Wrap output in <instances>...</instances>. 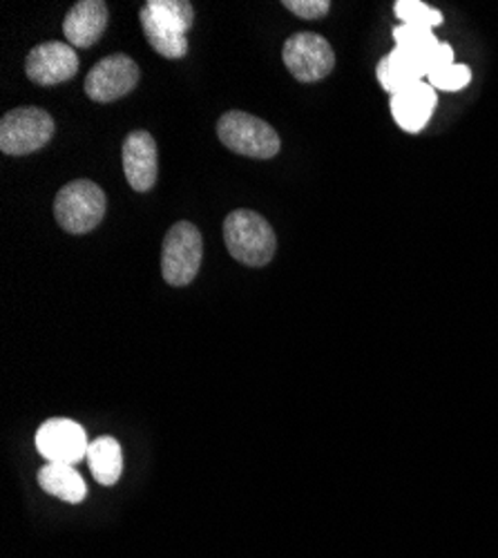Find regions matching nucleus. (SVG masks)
Wrapping results in <instances>:
<instances>
[{
	"instance_id": "obj_1",
	"label": "nucleus",
	"mask_w": 498,
	"mask_h": 558,
	"mask_svg": "<svg viewBox=\"0 0 498 558\" xmlns=\"http://www.w3.org/2000/svg\"><path fill=\"white\" fill-rule=\"evenodd\" d=\"M139 21L157 54L172 61L189 54L186 34L193 27L195 10L186 0H148L139 12Z\"/></svg>"
},
{
	"instance_id": "obj_2",
	"label": "nucleus",
	"mask_w": 498,
	"mask_h": 558,
	"mask_svg": "<svg viewBox=\"0 0 498 558\" xmlns=\"http://www.w3.org/2000/svg\"><path fill=\"white\" fill-rule=\"evenodd\" d=\"M223 242L229 253L246 266H266L276 255L278 238L270 223L255 210H233L223 221Z\"/></svg>"
},
{
	"instance_id": "obj_3",
	"label": "nucleus",
	"mask_w": 498,
	"mask_h": 558,
	"mask_svg": "<svg viewBox=\"0 0 498 558\" xmlns=\"http://www.w3.org/2000/svg\"><path fill=\"white\" fill-rule=\"evenodd\" d=\"M217 136L226 148L251 159H270L282 148L280 134L274 125L240 110L221 114L217 121Z\"/></svg>"
},
{
	"instance_id": "obj_4",
	"label": "nucleus",
	"mask_w": 498,
	"mask_h": 558,
	"mask_svg": "<svg viewBox=\"0 0 498 558\" xmlns=\"http://www.w3.org/2000/svg\"><path fill=\"white\" fill-rule=\"evenodd\" d=\"M106 193L89 179L70 181L54 199V217L70 235H85L95 230L106 215Z\"/></svg>"
},
{
	"instance_id": "obj_5",
	"label": "nucleus",
	"mask_w": 498,
	"mask_h": 558,
	"mask_svg": "<svg viewBox=\"0 0 498 558\" xmlns=\"http://www.w3.org/2000/svg\"><path fill=\"white\" fill-rule=\"evenodd\" d=\"M204 257L202 232L191 221H177L163 240L161 275L170 287H189L197 277Z\"/></svg>"
},
{
	"instance_id": "obj_6",
	"label": "nucleus",
	"mask_w": 498,
	"mask_h": 558,
	"mask_svg": "<svg viewBox=\"0 0 498 558\" xmlns=\"http://www.w3.org/2000/svg\"><path fill=\"white\" fill-rule=\"evenodd\" d=\"M54 136V119L42 108H16L0 121V150L12 157L32 155Z\"/></svg>"
},
{
	"instance_id": "obj_7",
	"label": "nucleus",
	"mask_w": 498,
	"mask_h": 558,
	"mask_svg": "<svg viewBox=\"0 0 498 558\" xmlns=\"http://www.w3.org/2000/svg\"><path fill=\"white\" fill-rule=\"evenodd\" d=\"M282 59L287 70L300 83H318L336 68V52L331 43L315 32H297L287 38Z\"/></svg>"
},
{
	"instance_id": "obj_8",
	"label": "nucleus",
	"mask_w": 498,
	"mask_h": 558,
	"mask_svg": "<svg viewBox=\"0 0 498 558\" xmlns=\"http://www.w3.org/2000/svg\"><path fill=\"white\" fill-rule=\"evenodd\" d=\"M139 65L125 54H112L99 61L85 76V95L97 104H112L139 85Z\"/></svg>"
},
{
	"instance_id": "obj_9",
	"label": "nucleus",
	"mask_w": 498,
	"mask_h": 558,
	"mask_svg": "<svg viewBox=\"0 0 498 558\" xmlns=\"http://www.w3.org/2000/svg\"><path fill=\"white\" fill-rule=\"evenodd\" d=\"M85 429L70 417H52L36 432V449L48 462L76 464L87 458Z\"/></svg>"
},
{
	"instance_id": "obj_10",
	"label": "nucleus",
	"mask_w": 498,
	"mask_h": 558,
	"mask_svg": "<svg viewBox=\"0 0 498 558\" xmlns=\"http://www.w3.org/2000/svg\"><path fill=\"white\" fill-rule=\"evenodd\" d=\"M78 72V57L70 43H40L27 54L25 74L36 85H59Z\"/></svg>"
},
{
	"instance_id": "obj_11",
	"label": "nucleus",
	"mask_w": 498,
	"mask_h": 558,
	"mask_svg": "<svg viewBox=\"0 0 498 558\" xmlns=\"http://www.w3.org/2000/svg\"><path fill=\"white\" fill-rule=\"evenodd\" d=\"M123 172L132 191L137 193H148L157 183L159 155L150 132L134 130L127 134L123 144Z\"/></svg>"
},
{
	"instance_id": "obj_12",
	"label": "nucleus",
	"mask_w": 498,
	"mask_h": 558,
	"mask_svg": "<svg viewBox=\"0 0 498 558\" xmlns=\"http://www.w3.org/2000/svg\"><path fill=\"white\" fill-rule=\"evenodd\" d=\"M436 104H438L436 89L427 81H423L391 97V114H393V121L404 132L418 134L432 121Z\"/></svg>"
},
{
	"instance_id": "obj_13",
	"label": "nucleus",
	"mask_w": 498,
	"mask_h": 558,
	"mask_svg": "<svg viewBox=\"0 0 498 558\" xmlns=\"http://www.w3.org/2000/svg\"><path fill=\"white\" fill-rule=\"evenodd\" d=\"M108 27V5L104 0H81L76 3L65 21L63 34L72 48H93V45L104 36Z\"/></svg>"
},
{
	"instance_id": "obj_14",
	"label": "nucleus",
	"mask_w": 498,
	"mask_h": 558,
	"mask_svg": "<svg viewBox=\"0 0 498 558\" xmlns=\"http://www.w3.org/2000/svg\"><path fill=\"white\" fill-rule=\"evenodd\" d=\"M38 485L45 494H50L70 505H78L87 498V485L83 476L74 470V464L48 462L38 472Z\"/></svg>"
},
{
	"instance_id": "obj_15",
	"label": "nucleus",
	"mask_w": 498,
	"mask_h": 558,
	"mask_svg": "<svg viewBox=\"0 0 498 558\" xmlns=\"http://www.w3.org/2000/svg\"><path fill=\"white\" fill-rule=\"evenodd\" d=\"M87 464L99 485L104 487L117 485L123 474L121 445L112 436H101L93 440L87 447Z\"/></svg>"
},
{
	"instance_id": "obj_16",
	"label": "nucleus",
	"mask_w": 498,
	"mask_h": 558,
	"mask_svg": "<svg viewBox=\"0 0 498 558\" xmlns=\"http://www.w3.org/2000/svg\"><path fill=\"white\" fill-rule=\"evenodd\" d=\"M396 16L402 21V25H414V27H427L436 29L442 25V12L421 3V0H398L393 5Z\"/></svg>"
},
{
	"instance_id": "obj_17",
	"label": "nucleus",
	"mask_w": 498,
	"mask_h": 558,
	"mask_svg": "<svg viewBox=\"0 0 498 558\" xmlns=\"http://www.w3.org/2000/svg\"><path fill=\"white\" fill-rule=\"evenodd\" d=\"M427 83L434 89H442V92H459L463 87H467L472 83V70L463 63H454L447 65L442 70H436L434 74L427 76Z\"/></svg>"
},
{
	"instance_id": "obj_18",
	"label": "nucleus",
	"mask_w": 498,
	"mask_h": 558,
	"mask_svg": "<svg viewBox=\"0 0 498 558\" xmlns=\"http://www.w3.org/2000/svg\"><path fill=\"white\" fill-rule=\"evenodd\" d=\"M289 12H293L295 16L300 19H306V21H318V19H325L331 10V3L329 0H284L282 3Z\"/></svg>"
}]
</instances>
